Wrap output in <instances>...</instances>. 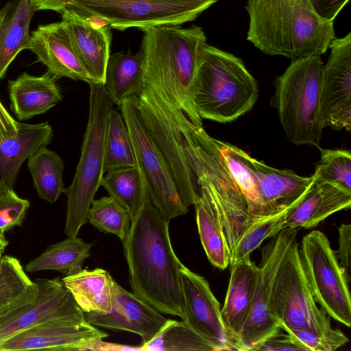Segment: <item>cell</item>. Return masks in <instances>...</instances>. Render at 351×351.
Listing matches in <instances>:
<instances>
[{
	"instance_id": "cell-33",
	"label": "cell",
	"mask_w": 351,
	"mask_h": 351,
	"mask_svg": "<svg viewBox=\"0 0 351 351\" xmlns=\"http://www.w3.org/2000/svg\"><path fill=\"white\" fill-rule=\"evenodd\" d=\"M27 167L40 198L54 203L64 193V162L56 152L40 149L27 159Z\"/></svg>"
},
{
	"instance_id": "cell-36",
	"label": "cell",
	"mask_w": 351,
	"mask_h": 351,
	"mask_svg": "<svg viewBox=\"0 0 351 351\" xmlns=\"http://www.w3.org/2000/svg\"><path fill=\"white\" fill-rule=\"evenodd\" d=\"M140 350L197 351L216 348L183 320L169 319L159 334L150 342L141 344Z\"/></svg>"
},
{
	"instance_id": "cell-25",
	"label": "cell",
	"mask_w": 351,
	"mask_h": 351,
	"mask_svg": "<svg viewBox=\"0 0 351 351\" xmlns=\"http://www.w3.org/2000/svg\"><path fill=\"white\" fill-rule=\"evenodd\" d=\"M51 126L47 122L20 123L17 134L0 141V186L13 189L22 164L51 142Z\"/></svg>"
},
{
	"instance_id": "cell-21",
	"label": "cell",
	"mask_w": 351,
	"mask_h": 351,
	"mask_svg": "<svg viewBox=\"0 0 351 351\" xmlns=\"http://www.w3.org/2000/svg\"><path fill=\"white\" fill-rule=\"evenodd\" d=\"M258 194V219L288 210L305 193L313 181L289 169H278L251 158Z\"/></svg>"
},
{
	"instance_id": "cell-15",
	"label": "cell",
	"mask_w": 351,
	"mask_h": 351,
	"mask_svg": "<svg viewBox=\"0 0 351 351\" xmlns=\"http://www.w3.org/2000/svg\"><path fill=\"white\" fill-rule=\"evenodd\" d=\"M184 317L182 319L219 350H237L223 322L221 305L207 280L183 264L180 269Z\"/></svg>"
},
{
	"instance_id": "cell-43",
	"label": "cell",
	"mask_w": 351,
	"mask_h": 351,
	"mask_svg": "<svg viewBox=\"0 0 351 351\" xmlns=\"http://www.w3.org/2000/svg\"><path fill=\"white\" fill-rule=\"evenodd\" d=\"M339 249L337 258L345 274L350 280V253H351V225L343 223L338 228Z\"/></svg>"
},
{
	"instance_id": "cell-5",
	"label": "cell",
	"mask_w": 351,
	"mask_h": 351,
	"mask_svg": "<svg viewBox=\"0 0 351 351\" xmlns=\"http://www.w3.org/2000/svg\"><path fill=\"white\" fill-rule=\"evenodd\" d=\"M323 66L319 55L293 59L275 82L272 102L287 138L293 144L319 147L325 128L319 107Z\"/></svg>"
},
{
	"instance_id": "cell-3",
	"label": "cell",
	"mask_w": 351,
	"mask_h": 351,
	"mask_svg": "<svg viewBox=\"0 0 351 351\" xmlns=\"http://www.w3.org/2000/svg\"><path fill=\"white\" fill-rule=\"evenodd\" d=\"M206 44L203 29L165 25L144 31L140 53L143 79L160 86L190 121L202 126L192 101V88L202 49Z\"/></svg>"
},
{
	"instance_id": "cell-42",
	"label": "cell",
	"mask_w": 351,
	"mask_h": 351,
	"mask_svg": "<svg viewBox=\"0 0 351 351\" xmlns=\"http://www.w3.org/2000/svg\"><path fill=\"white\" fill-rule=\"evenodd\" d=\"M254 350L263 351H308L306 348L289 334L278 332L261 342Z\"/></svg>"
},
{
	"instance_id": "cell-23",
	"label": "cell",
	"mask_w": 351,
	"mask_h": 351,
	"mask_svg": "<svg viewBox=\"0 0 351 351\" xmlns=\"http://www.w3.org/2000/svg\"><path fill=\"white\" fill-rule=\"evenodd\" d=\"M258 266L250 256L231 265L230 277L221 313L224 325L237 344L251 311Z\"/></svg>"
},
{
	"instance_id": "cell-11",
	"label": "cell",
	"mask_w": 351,
	"mask_h": 351,
	"mask_svg": "<svg viewBox=\"0 0 351 351\" xmlns=\"http://www.w3.org/2000/svg\"><path fill=\"white\" fill-rule=\"evenodd\" d=\"M128 127L149 200L169 222L188 212L171 169L150 132L138 107L136 96L125 100L120 106Z\"/></svg>"
},
{
	"instance_id": "cell-6",
	"label": "cell",
	"mask_w": 351,
	"mask_h": 351,
	"mask_svg": "<svg viewBox=\"0 0 351 351\" xmlns=\"http://www.w3.org/2000/svg\"><path fill=\"white\" fill-rule=\"evenodd\" d=\"M186 154L197 180L207 189L217 210L230 253L245 230L255 221L245 197L230 174L216 138L189 123L184 134Z\"/></svg>"
},
{
	"instance_id": "cell-35",
	"label": "cell",
	"mask_w": 351,
	"mask_h": 351,
	"mask_svg": "<svg viewBox=\"0 0 351 351\" xmlns=\"http://www.w3.org/2000/svg\"><path fill=\"white\" fill-rule=\"evenodd\" d=\"M216 142L230 174L245 197L250 216L258 220L257 186L251 166L252 157L230 143L217 139Z\"/></svg>"
},
{
	"instance_id": "cell-41",
	"label": "cell",
	"mask_w": 351,
	"mask_h": 351,
	"mask_svg": "<svg viewBox=\"0 0 351 351\" xmlns=\"http://www.w3.org/2000/svg\"><path fill=\"white\" fill-rule=\"evenodd\" d=\"M282 330L293 336L308 351H335L349 341L348 338L338 329H333L326 335L287 328Z\"/></svg>"
},
{
	"instance_id": "cell-10",
	"label": "cell",
	"mask_w": 351,
	"mask_h": 351,
	"mask_svg": "<svg viewBox=\"0 0 351 351\" xmlns=\"http://www.w3.org/2000/svg\"><path fill=\"white\" fill-rule=\"evenodd\" d=\"M270 311L281 328L304 330L320 335L332 332L330 317L319 308L302 263L295 241L276 271Z\"/></svg>"
},
{
	"instance_id": "cell-32",
	"label": "cell",
	"mask_w": 351,
	"mask_h": 351,
	"mask_svg": "<svg viewBox=\"0 0 351 351\" xmlns=\"http://www.w3.org/2000/svg\"><path fill=\"white\" fill-rule=\"evenodd\" d=\"M101 178L100 186L129 211L132 220L145 202L149 199L139 169L137 165L124 167L110 169Z\"/></svg>"
},
{
	"instance_id": "cell-19",
	"label": "cell",
	"mask_w": 351,
	"mask_h": 351,
	"mask_svg": "<svg viewBox=\"0 0 351 351\" xmlns=\"http://www.w3.org/2000/svg\"><path fill=\"white\" fill-rule=\"evenodd\" d=\"M60 14L73 49L91 83L104 84L110 57L111 27L99 19H87L66 8Z\"/></svg>"
},
{
	"instance_id": "cell-34",
	"label": "cell",
	"mask_w": 351,
	"mask_h": 351,
	"mask_svg": "<svg viewBox=\"0 0 351 351\" xmlns=\"http://www.w3.org/2000/svg\"><path fill=\"white\" fill-rule=\"evenodd\" d=\"M136 166L132 139L121 113L113 108L108 117L104 173L112 169Z\"/></svg>"
},
{
	"instance_id": "cell-9",
	"label": "cell",
	"mask_w": 351,
	"mask_h": 351,
	"mask_svg": "<svg viewBox=\"0 0 351 351\" xmlns=\"http://www.w3.org/2000/svg\"><path fill=\"white\" fill-rule=\"evenodd\" d=\"M219 0H68L65 8L124 31L181 25L195 20Z\"/></svg>"
},
{
	"instance_id": "cell-29",
	"label": "cell",
	"mask_w": 351,
	"mask_h": 351,
	"mask_svg": "<svg viewBox=\"0 0 351 351\" xmlns=\"http://www.w3.org/2000/svg\"><path fill=\"white\" fill-rule=\"evenodd\" d=\"M104 86L113 104L121 106L127 99L138 96L144 86L142 56L130 52L110 55Z\"/></svg>"
},
{
	"instance_id": "cell-26",
	"label": "cell",
	"mask_w": 351,
	"mask_h": 351,
	"mask_svg": "<svg viewBox=\"0 0 351 351\" xmlns=\"http://www.w3.org/2000/svg\"><path fill=\"white\" fill-rule=\"evenodd\" d=\"M36 11L31 0H11L0 10V80L18 54L27 49Z\"/></svg>"
},
{
	"instance_id": "cell-20",
	"label": "cell",
	"mask_w": 351,
	"mask_h": 351,
	"mask_svg": "<svg viewBox=\"0 0 351 351\" xmlns=\"http://www.w3.org/2000/svg\"><path fill=\"white\" fill-rule=\"evenodd\" d=\"M27 49L46 66L47 72L56 80L67 77L91 83L62 21L38 25L32 32Z\"/></svg>"
},
{
	"instance_id": "cell-24",
	"label": "cell",
	"mask_w": 351,
	"mask_h": 351,
	"mask_svg": "<svg viewBox=\"0 0 351 351\" xmlns=\"http://www.w3.org/2000/svg\"><path fill=\"white\" fill-rule=\"evenodd\" d=\"M10 107L22 121L43 114L62 100L56 80L48 72L41 76L23 73L8 82Z\"/></svg>"
},
{
	"instance_id": "cell-16",
	"label": "cell",
	"mask_w": 351,
	"mask_h": 351,
	"mask_svg": "<svg viewBox=\"0 0 351 351\" xmlns=\"http://www.w3.org/2000/svg\"><path fill=\"white\" fill-rule=\"evenodd\" d=\"M108 337L86 320L60 319L24 330L0 343V351H83Z\"/></svg>"
},
{
	"instance_id": "cell-28",
	"label": "cell",
	"mask_w": 351,
	"mask_h": 351,
	"mask_svg": "<svg viewBox=\"0 0 351 351\" xmlns=\"http://www.w3.org/2000/svg\"><path fill=\"white\" fill-rule=\"evenodd\" d=\"M199 193L193 204L202 245L210 263L220 269L230 265V251L215 204L206 186L198 182Z\"/></svg>"
},
{
	"instance_id": "cell-17",
	"label": "cell",
	"mask_w": 351,
	"mask_h": 351,
	"mask_svg": "<svg viewBox=\"0 0 351 351\" xmlns=\"http://www.w3.org/2000/svg\"><path fill=\"white\" fill-rule=\"evenodd\" d=\"M34 300L18 313L0 319V343L34 326L60 319L85 320L70 291L60 278L37 279Z\"/></svg>"
},
{
	"instance_id": "cell-30",
	"label": "cell",
	"mask_w": 351,
	"mask_h": 351,
	"mask_svg": "<svg viewBox=\"0 0 351 351\" xmlns=\"http://www.w3.org/2000/svg\"><path fill=\"white\" fill-rule=\"evenodd\" d=\"M38 291V284L30 280L17 258L0 256V319L31 303Z\"/></svg>"
},
{
	"instance_id": "cell-40",
	"label": "cell",
	"mask_w": 351,
	"mask_h": 351,
	"mask_svg": "<svg viewBox=\"0 0 351 351\" xmlns=\"http://www.w3.org/2000/svg\"><path fill=\"white\" fill-rule=\"evenodd\" d=\"M29 207V201L19 197L13 189L0 186V233L21 226Z\"/></svg>"
},
{
	"instance_id": "cell-46",
	"label": "cell",
	"mask_w": 351,
	"mask_h": 351,
	"mask_svg": "<svg viewBox=\"0 0 351 351\" xmlns=\"http://www.w3.org/2000/svg\"><path fill=\"white\" fill-rule=\"evenodd\" d=\"M36 10H47V6L51 0H31Z\"/></svg>"
},
{
	"instance_id": "cell-8",
	"label": "cell",
	"mask_w": 351,
	"mask_h": 351,
	"mask_svg": "<svg viewBox=\"0 0 351 351\" xmlns=\"http://www.w3.org/2000/svg\"><path fill=\"white\" fill-rule=\"evenodd\" d=\"M88 123L81 155L73 181L64 193L67 197L64 233L77 236L87 222V214L100 186L108 117L112 102L102 83H90Z\"/></svg>"
},
{
	"instance_id": "cell-13",
	"label": "cell",
	"mask_w": 351,
	"mask_h": 351,
	"mask_svg": "<svg viewBox=\"0 0 351 351\" xmlns=\"http://www.w3.org/2000/svg\"><path fill=\"white\" fill-rule=\"evenodd\" d=\"M298 231L284 228L263 248L252 305L239 336L237 350H254L265 339L282 330L271 313L270 298L276 271Z\"/></svg>"
},
{
	"instance_id": "cell-12",
	"label": "cell",
	"mask_w": 351,
	"mask_h": 351,
	"mask_svg": "<svg viewBox=\"0 0 351 351\" xmlns=\"http://www.w3.org/2000/svg\"><path fill=\"white\" fill-rule=\"evenodd\" d=\"M299 252L316 302L330 317L350 327L349 281L326 234L310 232L302 238Z\"/></svg>"
},
{
	"instance_id": "cell-14",
	"label": "cell",
	"mask_w": 351,
	"mask_h": 351,
	"mask_svg": "<svg viewBox=\"0 0 351 351\" xmlns=\"http://www.w3.org/2000/svg\"><path fill=\"white\" fill-rule=\"evenodd\" d=\"M330 54L323 66L320 113L324 127L334 130L351 129V32L334 38Z\"/></svg>"
},
{
	"instance_id": "cell-45",
	"label": "cell",
	"mask_w": 351,
	"mask_h": 351,
	"mask_svg": "<svg viewBox=\"0 0 351 351\" xmlns=\"http://www.w3.org/2000/svg\"><path fill=\"white\" fill-rule=\"evenodd\" d=\"M20 122L15 120L0 101V141L18 134Z\"/></svg>"
},
{
	"instance_id": "cell-31",
	"label": "cell",
	"mask_w": 351,
	"mask_h": 351,
	"mask_svg": "<svg viewBox=\"0 0 351 351\" xmlns=\"http://www.w3.org/2000/svg\"><path fill=\"white\" fill-rule=\"evenodd\" d=\"M92 244L77 236L66 239L49 246L39 256L25 266L28 272L41 270H55L69 275L82 268L85 260L90 256Z\"/></svg>"
},
{
	"instance_id": "cell-39",
	"label": "cell",
	"mask_w": 351,
	"mask_h": 351,
	"mask_svg": "<svg viewBox=\"0 0 351 351\" xmlns=\"http://www.w3.org/2000/svg\"><path fill=\"white\" fill-rule=\"evenodd\" d=\"M321 158L313 176L315 179L351 193V154L345 149L319 147Z\"/></svg>"
},
{
	"instance_id": "cell-2",
	"label": "cell",
	"mask_w": 351,
	"mask_h": 351,
	"mask_svg": "<svg viewBox=\"0 0 351 351\" xmlns=\"http://www.w3.org/2000/svg\"><path fill=\"white\" fill-rule=\"evenodd\" d=\"M245 9L247 40L267 55L321 56L336 38L333 22L321 18L309 0H247Z\"/></svg>"
},
{
	"instance_id": "cell-1",
	"label": "cell",
	"mask_w": 351,
	"mask_h": 351,
	"mask_svg": "<svg viewBox=\"0 0 351 351\" xmlns=\"http://www.w3.org/2000/svg\"><path fill=\"white\" fill-rule=\"evenodd\" d=\"M132 292L161 313L184 317L180 267L166 221L147 199L122 242Z\"/></svg>"
},
{
	"instance_id": "cell-37",
	"label": "cell",
	"mask_w": 351,
	"mask_h": 351,
	"mask_svg": "<svg viewBox=\"0 0 351 351\" xmlns=\"http://www.w3.org/2000/svg\"><path fill=\"white\" fill-rule=\"evenodd\" d=\"M87 221L100 232L112 233L123 242L129 233V211L112 196L93 199L87 214Z\"/></svg>"
},
{
	"instance_id": "cell-18",
	"label": "cell",
	"mask_w": 351,
	"mask_h": 351,
	"mask_svg": "<svg viewBox=\"0 0 351 351\" xmlns=\"http://www.w3.org/2000/svg\"><path fill=\"white\" fill-rule=\"evenodd\" d=\"M133 292L117 282L112 309L106 313H84L85 319L95 326L135 333L142 338V344L152 341L169 319Z\"/></svg>"
},
{
	"instance_id": "cell-44",
	"label": "cell",
	"mask_w": 351,
	"mask_h": 351,
	"mask_svg": "<svg viewBox=\"0 0 351 351\" xmlns=\"http://www.w3.org/2000/svg\"><path fill=\"white\" fill-rule=\"evenodd\" d=\"M315 12L322 19L334 20L349 0H309Z\"/></svg>"
},
{
	"instance_id": "cell-38",
	"label": "cell",
	"mask_w": 351,
	"mask_h": 351,
	"mask_svg": "<svg viewBox=\"0 0 351 351\" xmlns=\"http://www.w3.org/2000/svg\"><path fill=\"white\" fill-rule=\"evenodd\" d=\"M287 211L256 220L252 223L234 246L230 253V265L250 256L265 239L274 237L282 230Z\"/></svg>"
},
{
	"instance_id": "cell-22",
	"label": "cell",
	"mask_w": 351,
	"mask_h": 351,
	"mask_svg": "<svg viewBox=\"0 0 351 351\" xmlns=\"http://www.w3.org/2000/svg\"><path fill=\"white\" fill-rule=\"evenodd\" d=\"M313 178L305 193L286 212L283 229L311 228L331 215L350 208L351 193Z\"/></svg>"
},
{
	"instance_id": "cell-27",
	"label": "cell",
	"mask_w": 351,
	"mask_h": 351,
	"mask_svg": "<svg viewBox=\"0 0 351 351\" xmlns=\"http://www.w3.org/2000/svg\"><path fill=\"white\" fill-rule=\"evenodd\" d=\"M62 282L84 313H106L111 311L116 282L101 268H82L66 275Z\"/></svg>"
},
{
	"instance_id": "cell-4",
	"label": "cell",
	"mask_w": 351,
	"mask_h": 351,
	"mask_svg": "<svg viewBox=\"0 0 351 351\" xmlns=\"http://www.w3.org/2000/svg\"><path fill=\"white\" fill-rule=\"evenodd\" d=\"M258 97L256 81L243 61L206 43L192 88L193 104L199 117L231 122L248 112Z\"/></svg>"
},
{
	"instance_id": "cell-47",
	"label": "cell",
	"mask_w": 351,
	"mask_h": 351,
	"mask_svg": "<svg viewBox=\"0 0 351 351\" xmlns=\"http://www.w3.org/2000/svg\"><path fill=\"white\" fill-rule=\"evenodd\" d=\"M8 245V241L5 238L4 234L0 233V256H2Z\"/></svg>"
},
{
	"instance_id": "cell-7",
	"label": "cell",
	"mask_w": 351,
	"mask_h": 351,
	"mask_svg": "<svg viewBox=\"0 0 351 351\" xmlns=\"http://www.w3.org/2000/svg\"><path fill=\"white\" fill-rule=\"evenodd\" d=\"M143 81V88L136 96L138 109L189 208L194 204L199 190L186 154L184 134L191 121L162 87L150 80Z\"/></svg>"
}]
</instances>
